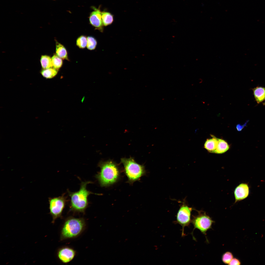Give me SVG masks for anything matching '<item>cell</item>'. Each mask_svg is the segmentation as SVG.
Instances as JSON below:
<instances>
[{
    "label": "cell",
    "instance_id": "6da1fadb",
    "mask_svg": "<svg viewBox=\"0 0 265 265\" xmlns=\"http://www.w3.org/2000/svg\"><path fill=\"white\" fill-rule=\"evenodd\" d=\"M92 183V182L90 181L81 182L80 188L78 191L72 192L67 190L70 199L69 204L70 212L74 213H85L88 206L89 196L92 194L99 195L98 194L94 193L87 190L86 188L87 185Z\"/></svg>",
    "mask_w": 265,
    "mask_h": 265
},
{
    "label": "cell",
    "instance_id": "7a4b0ae2",
    "mask_svg": "<svg viewBox=\"0 0 265 265\" xmlns=\"http://www.w3.org/2000/svg\"><path fill=\"white\" fill-rule=\"evenodd\" d=\"M100 171L95 175L100 186H109L119 180L120 172L118 165L111 161H101L98 164Z\"/></svg>",
    "mask_w": 265,
    "mask_h": 265
},
{
    "label": "cell",
    "instance_id": "3957f363",
    "mask_svg": "<svg viewBox=\"0 0 265 265\" xmlns=\"http://www.w3.org/2000/svg\"><path fill=\"white\" fill-rule=\"evenodd\" d=\"M86 226L84 219L70 216L65 220L61 230L60 239L62 241L74 238L79 236Z\"/></svg>",
    "mask_w": 265,
    "mask_h": 265
},
{
    "label": "cell",
    "instance_id": "277c9868",
    "mask_svg": "<svg viewBox=\"0 0 265 265\" xmlns=\"http://www.w3.org/2000/svg\"><path fill=\"white\" fill-rule=\"evenodd\" d=\"M121 162L124 166V172L128 178L127 182L130 184L139 180L145 173L144 165L138 163L132 158H122Z\"/></svg>",
    "mask_w": 265,
    "mask_h": 265
},
{
    "label": "cell",
    "instance_id": "5b68a950",
    "mask_svg": "<svg viewBox=\"0 0 265 265\" xmlns=\"http://www.w3.org/2000/svg\"><path fill=\"white\" fill-rule=\"evenodd\" d=\"M68 200L65 193L61 196L48 198L50 214L52 218V223L54 224L58 218H61L63 211Z\"/></svg>",
    "mask_w": 265,
    "mask_h": 265
},
{
    "label": "cell",
    "instance_id": "8992f818",
    "mask_svg": "<svg viewBox=\"0 0 265 265\" xmlns=\"http://www.w3.org/2000/svg\"><path fill=\"white\" fill-rule=\"evenodd\" d=\"M191 222L194 226L193 230L197 229L205 236L207 232L212 228L214 222L211 218L204 212L194 216Z\"/></svg>",
    "mask_w": 265,
    "mask_h": 265
},
{
    "label": "cell",
    "instance_id": "52a82bcc",
    "mask_svg": "<svg viewBox=\"0 0 265 265\" xmlns=\"http://www.w3.org/2000/svg\"><path fill=\"white\" fill-rule=\"evenodd\" d=\"M192 210V208L186 205H183L177 213L176 222L182 226V236L184 235V228L188 226L191 222V217Z\"/></svg>",
    "mask_w": 265,
    "mask_h": 265
},
{
    "label": "cell",
    "instance_id": "ba28073f",
    "mask_svg": "<svg viewBox=\"0 0 265 265\" xmlns=\"http://www.w3.org/2000/svg\"><path fill=\"white\" fill-rule=\"evenodd\" d=\"M76 253V251L72 248L65 246L58 249L57 252V256L62 263L67 264L73 259Z\"/></svg>",
    "mask_w": 265,
    "mask_h": 265
},
{
    "label": "cell",
    "instance_id": "9c48e42d",
    "mask_svg": "<svg viewBox=\"0 0 265 265\" xmlns=\"http://www.w3.org/2000/svg\"><path fill=\"white\" fill-rule=\"evenodd\" d=\"M250 188L246 183H242L238 185L235 189L234 194L235 202L246 198L249 196Z\"/></svg>",
    "mask_w": 265,
    "mask_h": 265
},
{
    "label": "cell",
    "instance_id": "30bf717a",
    "mask_svg": "<svg viewBox=\"0 0 265 265\" xmlns=\"http://www.w3.org/2000/svg\"><path fill=\"white\" fill-rule=\"evenodd\" d=\"M101 13L99 9H95L91 13L89 19L91 24L96 29L102 32L103 25Z\"/></svg>",
    "mask_w": 265,
    "mask_h": 265
},
{
    "label": "cell",
    "instance_id": "8fae6325",
    "mask_svg": "<svg viewBox=\"0 0 265 265\" xmlns=\"http://www.w3.org/2000/svg\"><path fill=\"white\" fill-rule=\"evenodd\" d=\"M212 138L207 139L204 145V148L211 153H215L218 146V138L213 135H211Z\"/></svg>",
    "mask_w": 265,
    "mask_h": 265
},
{
    "label": "cell",
    "instance_id": "7c38bea8",
    "mask_svg": "<svg viewBox=\"0 0 265 265\" xmlns=\"http://www.w3.org/2000/svg\"><path fill=\"white\" fill-rule=\"evenodd\" d=\"M255 99L259 104L265 100V88L261 87H257L253 90Z\"/></svg>",
    "mask_w": 265,
    "mask_h": 265
},
{
    "label": "cell",
    "instance_id": "4fadbf2b",
    "mask_svg": "<svg viewBox=\"0 0 265 265\" xmlns=\"http://www.w3.org/2000/svg\"><path fill=\"white\" fill-rule=\"evenodd\" d=\"M56 54L61 58L69 60L66 49L63 45L57 42H56Z\"/></svg>",
    "mask_w": 265,
    "mask_h": 265
},
{
    "label": "cell",
    "instance_id": "5bb4252c",
    "mask_svg": "<svg viewBox=\"0 0 265 265\" xmlns=\"http://www.w3.org/2000/svg\"><path fill=\"white\" fill-rule=\"evenodd\" d=\"M230 146L225 140L218 138V143L215 153L222 154L225 152L229 148Z\"/></svg>",
    "mask_w": 265,
    "mask_h": 265
},
{
    "label": "cell",
    "instance_id": "9a60e30c",
    "mask_svg": "<svg viewBox=\"0 0 265 265\" xmlns=\"http://www.w3.org/2000/svg\"><path fill=\"white\" fill-rule=\"evenodd\" d=\"M101 17L103 25L105 26L110 25L114 21L113 15L109 12H102Z\"/></svg>",
    "mask_w": 265,
    "mask_h": 265
},
{
    "label": "cell",
    "instance_id": "2e32d148",
    "mask_svg": "<svg viewBox=\"0 0 265 265\" xmlns=\"http://www.w3.org/2000/svg\"><path fill=\"white\" fill-rule=\"evenodd\" d=\"M58 70L51 67L46 69H43L40 73L46 79L53 78L57 74Z\"/></svg>",
    "mask_w": 265,
    "mask_h": 265
},
{
    "label": "cell",
    "instance_id": "e0dca14e",
    "mask_svg": "<svg viewBox=\"0 0 265 265\" xmlns=\"http://www.w3.org/2000/svg\"><path fill=\"white\" fill-rule=\"evenodd\" d=\"M40 62L43 69L52 67V58L49 56L42 55L40 58Z\"/></svg>",
    "mask_w": 265,
    "mask_h": 265
},
{
    "label": "cell",
    "instance_id": "ac0fdd59",
    "mask_svg": "<svg viewBox=\"0 0 265 265\" xmlns=\"http://www.w3.org/2000/svg\"><path fill=\"white\" fill-rule=\"evenodd\" d=\"M51 58L53 67L58 70L62 65L63 62L62 59L56 54H54Z\"/></svg>",
    "mask_w": 265,
    "mask_h": 265
},
{
    "label": "cell",
    "instance_id": "d6986e66",
    "mask_svg": "<svg viewBox=\"0 0 265 265\" xmlns=\"http://www.w3.org/2000/svg\"><path fill=\"white\" fill-rule=\"evenodd\" d=\"M87 47L90 50L94 49L96 46L97 42L96 39L93 37L89 36L87 37Z\"/></svg>",
    "mask_w": 265,
    "mask_h": 265
},
{
    "label": "cell",
    "instance_id": "ffe728a7",
    "mask_svg": "<svg viewBox=\"0 0 265 265\" xmlns=\"http://www.w3.org/2000/svg\"><path fill=\"white\" fill-rule=\"evenodd\" d=\"M76 45L80 48L83 49L87 46V38L85 36L82 35L79 37L76 40Z\"/></svg>",
    "mask_w": 265,
    "mask_h": 265
},
{
    "label": "cell",
    "instance_id": "44dd1931",
    "mask_svg": "<svg viewBox=\"0 0 265 265\" xmlns=\"http://www.w3.org/2000/svg\"><path fill=\"white\" fill-rule=\"evenodd\" d=\"M233 258V255L231 252H227L222 255V261L224 264L228 265Z\"/></svg>",
    "mask_w": 265,
    "mask_h": 265
},
{
    "label": "cell",
    "instance_id": "7402d4cb",
    "mask_svg": "<svg viewBox=\"0 0 265 265\" xmlns=\"http://www.w3.org/2000/svg\"><path fill=\"white\" fill-rule=\"evenodd\" d=\"M241 264L239 260L236 258H233L228 265H239Z\"/></svg>",
    "mask_w": 265,
    "mask_h": 265
},
{
    "label": "cell",
    "instance_id": "603a6c76",
    "mask_svg": "<svg viewBox=\"0 0 265 265\" xmlns=\"http://www.w3.org/2000/svg\"><path fill=\"white\" fill-rule=\"evenodd\" d=\"M246 124H245L243 125H241L240 124H237L236 126V127L238 131H241L244 127V126L246 125Z\"/></svg>",
    "mask_w": 265,
    "mask_h": 265
}]
</instances>
